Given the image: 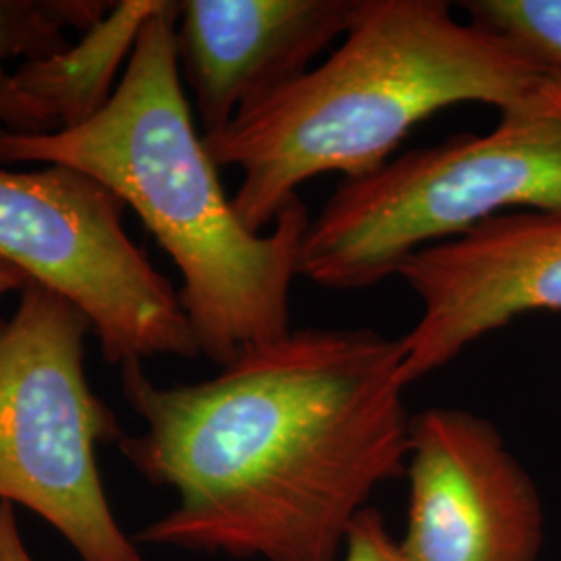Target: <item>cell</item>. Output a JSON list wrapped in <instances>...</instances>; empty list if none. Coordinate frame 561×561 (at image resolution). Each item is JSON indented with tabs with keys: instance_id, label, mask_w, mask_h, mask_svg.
Listing matches in <instances>:
<instances>
[{
	"instance_id": "cell-15",
	"label": "cell",
	"mask_w": 561,
	"mask_h": 561,
	"mask_svg": "<svg viewBox=\"0 0 561 561\" xmlns=\"http://www.w3.org/2000/svg\"><path fill=\"white\" fill-rule=\"evenodd\" d=\"M30 279L21 273L18 266L9 264V262L0 261V300L9 294L23 291L27 287Z\"/></svg>"
},
{
	"instance_id": "cell-12",
	"label": "cell",
	"mask_w": 561,
	"mask_h": 561,
	"mask_svg": "<svg viewBox=\"0 0 561 561\" xmlns=\"http://www.w3.org/2000/svg\"><path fill=\"white\" fill-rule=\"evenodd\" d=\"M470 21L516 44L561 78V0H470Z\"/></svg>"
},
{
	"instance_id": "cell-9",
	"label": "cell",
	"mask_w": 561,
	"mask_h": 561,
	"mask_svg": "<svg viewBox=\"0 0 561 561\" xmlns=\"http://www.w3.org/2000/svg\"><path fill=\"white\" fill-rule=\"evenodd\" d=\"M358 0H185L175 27L178 65L202 136L213 138L312 69L347 32Z\"/></svg>"
},
{
	"instance_id": "cell-11",
	"label": "cell",
	"mask_w": 561,
	"mask_h": 561,
	"mask_svg": "<svg viewBox=\"0 0 561 561\" xmlns=\"http://www.w3.org/2000/svg\"><path fill=\"white\" fill-rule=\"evenodd\" d=\"M115 2L104 0H0V134L44 136L59 131L57 113L27 94L7 60H36L69 46L67 27L81 34L101 21Z\"/></svg>"
},
{
	"instance_id": "cell-14",
	"label": "cell",
	"mask_w": 561,
	"mask_h": 561,
	"mask_svg": "<svg viewBox=\"0 0 561 561\" xmlns=\"http://www.w3.org/2000/svg\"><path fill=\"white\" fill-rule=\"evenodd\" d=\"M0 561H36L21 539L13 505L4 502H0Z\"/></svg>"
},
{
	"instance_id": "cell-7",
	"label": "cell",
	"mask_w": 561,
	"mask_h": 561,
	"mask_svg": "<svg viewBox=\"0 0 561 561\" xmlns=\"http://www.w3.org/2000/svg\"><path fill=\"white\" fill-rule=\"evenodd\" d=\"M408 561H539L541 495L502 431L463 408H428L410 422Z\"/></svg>"
},
{
	"instance_id": "cell-1",
	"label": "cell",
	"mask_w": 561,
	"mask_h": 561,
	"mask_svg": "<svg viewBox=\"0 0 561 561\" xmlns=\"http://www.w3.org/2000/svg\"><path fill=\"white\" fill-rule=\"evenodd\" d=\"M401 340L296 329L208 381L161 387L140 362L123 393L146 428L121 451L178 505L140 541L238 560L340 561L373 493L405 474Z\"/></svg>"
},
{
	"instance_id": "cell-3",
	"label": "cell",
	"mask_w": 561,
	"mask_h": 561,
	"mask_svg": "<svg viewBox=\"0 0 561 561\" xmlns=\"http://www.w3.org/2000/svg\"><path fill=\"white\" fill-rule=\"evenodd\" d=\"M551 73L445 0H358L335 50L298 80L241 108L204 138L217 167H238L241 225L273 227L306 181L379 171L424 119L461 102L503 111Z\"/></svg>"
},
{
	"instance_id": "cell-8",
	"label": "cell",
	"mask_w": 561,
	"mask_h": 561,
	"mask_svg": "<svg viewBox=\"0 0 561 561\" xmlns=\"http://www.w3.org/2000/svg\"><path fill=\"white\" fill-rule=\"evenodd\" d=\"M398 275L422 304L400 337L410 387L530 312H561V208L518 210L426 245Z\"/></svg>"
},
{
	"instance_id": "cell-13",
	"label": "cell",
	"mask_w": 561,
	"mask_h": 561,
	"mask_svg": "<svg viewBox=\"0 0 561 561\" xmlns=\"http://www.w3.org/2000/svg\"><path fill=\"white\" fill-rule=\"evenodd\" d=\"M340 561H408V558L381 514L368 505L352 524Z\"/></svg>"
},
{
	"instance_id": "cell-4",
	"label": "cell",
	"mask_w": 561,
	"mask_h": 561,
	"mask_svg": "<svg viewBox=\"0 0 561 561\" xmlns=\"http://www.w3.org/2000/svg\"><path fill=\"white\" fill-rule=\"evenodd\" d=\"M561 208V78L500 111L486 134H458L343 180L310 219L298 273L333 291L398 275L426 245L518 210Z\"/></svg>"
},
{
	"instance_id": "cell-2",
	"label": "cell",
	"mask_w": 561,
	"mask_h": 561,
	"mask_svg": "<svg viewBox=\"0 0 561 561\" xmlns=\"http://www.w3.org/2000/svg\"><path fill=\"white\" fill-rule=\"evenodd\" d=\"M178 18L180 2L164 0L144 23L94 119L44 136L0 134V164L73 167L131 206L180 268L201 356L222 368L294 331L291 285L310 213L298 198L262 233L241 225L183 90Z\"/></svg>"
},
{
	"instance_id": "cell-10",
	"label": "cell",
	"mask_w": 561,
	"mask_h": 561,
	"mask_svg": "<svg viewBox=\"0 0 561 561\" xmlns=\"http://www.w3.org/2000/svg\"><path fill=\"white\" fill-rule=\"evenodd\" d=\"M164 0H121L81 34L80 42L44 59L25 60L15 71L21 88L48 104L60 129L94 119L111 102L140 38L144 23Z\"/></svg>"
},
{
	"instance_id": "cell-5",
	"label": "cell",
	"mask_w": 561,
	"mask_h": 561,
	"mask_svg": "<svg viewBox=\"0 0 561 561\" xmlns=\"http://www.w3.org/2000/svg\"><path fill=\"white\" fill-rule=\"evenodd\" d=\"M90 331L71 301L36 280L0 319V502L38 514L81 561H144L102 486L96 449L123 435L85 377Z\"/></svg>"
},
{
	"instance_id": "cell-6",
	"label": "cell",
	"mask_w": 561,
	"mask_h": 561,
	"mask_svg": "<svg viewBox=\"0 0 561 561\" xmlns=\"http://www.w3.org/2000/svg\"><path fill=\"white\" fill-rule=\"evenodd\" d=\"M125 208L73 167L0 169V261L71 301L108 364L198 358L180 291L127 236Z\"/></svg>"
}]
</instances>
